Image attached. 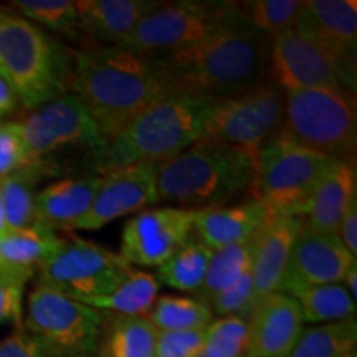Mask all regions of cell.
<instances>
[{
	"instance_id": "1",
	"label": "cell",
	"mask_w": 357,
	"mask_h": 357,
	"mask_svg": "<svg viewBox=\"0 0 357 357\" xmlns=\"http://www.w3.org/2000/svg\"><path fill=\"white\" fill-rule=\"evenodd\" d=\"M68 93L83 102L109 141L172 89L155 56L116 45H84L71 52Z\"/></svg>"
},
{
	"instance_id": "2",
	"label": "cell",
	"mask_w": 357,
	"mask_h": 357,
	"mask_svg": "<svg viewBox=\"0 0 357 357\" xmlns=\"http://www.w3.org/2000/svg\"><path fill=\"white\" fill-rule=\"evenodd\" d=\"M270 42L238 8L234 20L208 37L155 58L172 93L220 100L268 82Z\"/></svg>"
},
{
	"instance_id": "3",
	"label": "cell",
	"mask_w": 357,
	"mask_h": 357,
	"mask_svg": "<svg viewBox=\"0 0 357 357\" xmlns=\"http://www.w3.org/2000/svg\"><path fill=\"white\" fill-rule=\"evenodd\" d=\"M215 100L171 93L153 102L106 142L93 164L96 176L134 164H162L204 137Z\"/></svg>"
},
{
	"instance_id": "4",
	"label": "cell",
	"mask_w": 357,
	"mask_h": 357,
	"mask_svg": "<svg viewBox=\"0 0 357 357\" xmlns=\"http://www.w3.org/2000/svg\"><path fill=\"white\" fill-rule=\"evenodd\" d=\"M257 154L212 139H200L159 164V202L190 211L222 207L236 194L250 190Z\"/></svg>"
},
{
	"instance_id": "5",
	"label": "cell",
	"mask_w": 357,
	"mask_h": 357,
	"mask_svg": "<svg viewBox=\"0 0 357 357\" xmlns=\"http://www.w3.org/2000/svg\"><path fill=\"white\" fill-rule=\"evenodd\" d=\"M0 68L26 111L68 93L71 52L38 25L0 8Z\"/></svg>"
},
{
	"instance_id": "6",
	"label": "cell",
	"mask_w": 357,
	"mask_h": 357,
	"mask_svg": "<svg viewBox=\"0 0 357 357\" xmlns=\"http://www.w3.org/2000/svg\"><path fill=\"white\" fill-rule=\"evenodd\" d=\"M29 164L45 177L58 176L70 164H93L106 147V137L84 105L71 93L30 111L22 121Z\"/></svg>"
},
{
	"instance_id": "7",
	"label": "cell",
	"mask_w": 357,
	"mask_h": 357,
	"mask_svg": "<svg viewBox=\"0 0 357 357\" xmlns=\"http://www.w3.org/2000/svg\"><path fill=\"white\" fill-rule=\"evenodd\" d=\"M276 136L336 160H354L357 114L354 95L342 89L284 93V113Z\"/></svg>"
},
{
	"instance_id": "8",
	"label": "cell",
	"mask_w": 357,
	"mask_h": 357,
	"mask_svg": "<svg viewBox=\"0 0 357 357\" xmlns=\"http://www.w3.org/2000/svg\"><path fill=\"white\" fill-rule=\"evenodd\" d=\"M334 160L278 136L271 137L257 154L252 199L265 205L270 215H300Z\"/></svg>"
},
{
	"instance_id": "9",
	"label": "cell",
	"mask_w": 357,
	"mask_h": 357,
	"mask_svg": "<svg viewBox=\"0 0 357 357\" xmlns=\"http://www.w3.org/2000/svg\"><path fill=\"white\" fill-rule=\"evenodd\" d=\"M102 323V312L42 284L26 298L24 328L48 357H98Z\"/></svg>"
},
{
	"instance_id": "10",
	"label": "cell",
	"mask_w": 357,
	"mask_h": 357,
	"mask_svg": "<svg viewBox=\"0 0 357 357\" xmlns=\"http://www.w3.org/2000/svg\"><path fill=\"white\" fill-rule=\"evenodd\" d=\"M236 15V2H160L116 47H123L141 55H166L200 42L234 20Z\"/></svg>"
},
{
	"instance_id": "11",
	"label": "cell",
	"mask_w": 357,
	"mask_h": 357,
	"mask_svg": "<svg viewBox=\"0 0 357 357\" xmlns=\"http://www.w3.org/2000/svg\"><path fill=\"white\" fill-rule=\"evenodd\" d=\"M131 270L119 253L68 235L63 247L37 270V284L84 303L109 294Z\"/></svg>"
},
{
	"instance_id": "12",
	"label": "cell",
	"mask_w": 357,
	"mask_h": 357,
	"mask_svg": "<svg viewBox=\"0 0 357 357\" xmlns=\"http://www.w3.org/2000/svg\"><path fill=\"white\" fill-rule=\"evenodd\" d=\"M283 113L284 93L266 82L238 95L213 101L205 118L202 139L258 154L261 146L278 134Z\"/></svg>"
},
{
	"instance_id": "13",
	"label": "cell",
	"mask_w": 357,
	"mask_h": 357,
	"mask_svg": "<svg viewBox=\"0 0 357 357\" xmlns=\"http://www.w3.org/2000/svg\"><path fill=\"white\" fill-rule=\"evenodd\" d=\"M268 82L281 91L342 89L354 95L356 82L334 58L300 29L284 30L270 42Z\"/></svg>"
},
{
	"instance_id": "14",
	"label": "cell",
	"mask_w": 357,
	"mask_h": 357,
	"mask_svg": "<svg viewBox=\"0 0 357 357\" xmlns=\"http://www.w3.org/2000/svg\"><path fill=\"white\" fill-rule=\"evenodd\" d=\"M199 212L182 207L137 212L124 225L119 255L131 266H160L192 238Z\"/></svg>"
},
{
	"instance_id": "15",
	"label": "cell",
	"mask_w": 357,
	"mask_h": 357,
	"mask_svg": "<svg viewBox=\"0 0 357 357\" xmlns=\"http://www.w3.org/2000/svg\"><path fill=\"white\" fill-rule=\"evenodd\" d=\"M357 263L337 234H324L303 223L294 240L280 291L296 294L321 284L342 283L349 268Z\"/></svg>"
},
{
	"instance_id": "16",
	"label": "cell",
	"mask_w": 357,
	"mask_h": 357,
	"mask_svg": "<svg viewBox=\"0 0 357 357\" xmlns=\"http://www.w3.org/2000/svg\"><path fill=\"white\" fill-rule=\"evenodd\" d=\"M158 164H134L101 176V184L86 215L75 230H98L116 218L159 204Z\"/></svg>"
},
{
	"instance_id": "17",
	"label": "cell",
	"mask_w": 357,
	"mask_h": 357,
	"mask_svg": "<svg viewBox=\"0 0 357 357\" xmlns=\"http://www.w3.org/2000/svg\"><path fill=\"white\" fill-rule=\"evenodd\" d=\"M296 29L323 47L356 82V0H305Z\"/></svg>"
},
{
	"instance_id": "18",
	"label": "cell",
	"mask_w": 357,
	"mask_h": 357,
	"mask_svg": "<svg viewBox=\"0 0 357 357\" xmlns=\"http://www.w3.org/2000/svg\"><path fill=\"white\" fill-rule=\"evenodd\" d=\"M247 324V357H288L305 329L296 298L283 291L258 301Z\"/></svg>"
},
{
	"instance_id": "19",
	"label": "cell",
	"mask_w": 357,
	"mask_h": 357,
	"mask_svg": "<svg viewBox=\"0 0 357 357\" xmlns=\"http://www.w3.org/2000/svg\"><path fill=\"white\" fill-rule=\"evenodd\" d=\"M301 227L303 218L296 213H273L253 238L252 278L255 303L280 291L289 253Z\"/></svg>"
},
{
	"instance_id": "20",
	"label": "cell",
	"mask_w": 357,
	"mask_h": 357,
	"mask_svg": "<svg viewBox=\"0 0 357 357\" xmlns=\"http://www.w3.org/2000/svg\"><path fill=\"white\" fill-rule=\"evenodd\" d=\"M159 3L154 0H82L77 2L78 32L89 38L88 45L114 47Z\"/></svg>"
},
{
	"instance_id": "21",
	"label": "cell",
	"mask_w": 357,
	"mask_h": 357,
	"mask_svg": "<svg viewBox=\"0 0 357 357\" xmlns=\"http://www.w3.org/2000/svg\"><path fill=\"white\" fill-rule=\"evenodd\" d=\"M101 184V176L68 177L38 190L35 200L37 225L53 231H73L86 215Z\"/></svg>"
},
{
	"instance_id": "22",
	"label": "cell",
	"mask_w": 357,
	"mask_h": 357,
	"mask_svg": "<svg viewBox=\"0 0 357 357\" xmlns=\"http://www.w3.org/2000/svg\"><path fill=\"white\" fill-rule=\"evenodd\" d=\"M357 200L354 160H334L323 181L312 192L300 217L303 223L324 234H337L351 204Z\"/></svg>"
},
{
	"instance_id": "23",
	"label": "cell",
	"mask_w": 357,
	"mask_h": 357,
	"mask_svg": "<svg viewBox=\"0 0 357 357\" xmlns=\"http://www.w3.org/2000/svg\"><path fill=\"white\" fill-rule=\"evenodd\" d=\"M268 218L270 212L257 199L231 207L207 208L200 211L194 222L195 238L211 250L247 243L255 238Z\"/></svg>"
},
{
	"instance_id": "24",
	"label": "cell",
	"mask_w": 357,
	"mask_h": 357,
	"mask_svg": "<svg viewBox=\"0 0 357 357\" xmlns=\"http://www.w3.org/2000/svg\"><path fill=\"white\" fill-rule=\"evenodd\" d=\"M63 243L65 236L40 225L10 230L0 236V268L37 273L38 268L50 260Z\"/></svg>"
},
{
	"instance_id": "25",
	"label": "cell",
	"mask_w": 357,
	"mask_h": 357,
	"mask_svg": "<svg viewBox=\"0 0 357 357\" xmlns=\"http://www.w3.org/2000/svg\"><path fill=\"white\" fill-rule=\"evenodd\" d=\"M98 357H154L158 329L147 316L106 314Z\"/></svg>"
},
{
	"instance_id": "26",
	"label": "cell",
	"mask_w": 357,
	"mask_h": 357,
	"mask_svg": "<svg viewBox=\"0 0 357 357\" xmlns=\"http://www.w3.org/2000/svg\"><path fill=\"white\" fill-rule=\"evenodd\" d=\"M159 281L154 275L132 270L106 296L84 301L93 310L118 316H146L158 300Z\"/></svg>"
},
{
	"instance_id": "27",
	"label": "cell",
	"mask_w": 357,
	"mask_h": 357,
	"mask_svg": "<svg viewBox=\"0 0 357 357\" xmlns=\"http://www.w3.org/2000/svg\"><path fill=\"white\" fill-rule=\"evenodd\" d=\"M43 178L45 176L38 169L26 166L0 181V194H2L8 231L37 225L35 200L38 194L37 187Z\"/></svg>"
},
{
	"instance_id": "28",
	"label": "cell",
	"mask_w": 357,
	"mask_h": 357,
	"mask_svg": "<svg viewBox=\"0 0 357 357\" xmlns=\"http://www.w3.org/2000/svg\"><path fill=\"white\" fill-rule=\"evenodd\" d=\"M211 257L212 250L194 236L166 263L158 266L155 280L177 291L197 293L207 275Z\"/></svg>"
},
{
	"instance_id": "29",
	"label": "cell",
	"mask_w": 357,
	"mask_h": 357,
	"mask_svg": "<svg viewBox=\"0 0 357 357\" xmlns=\"http://www.w3.org/2000/svg\"><path fill=\"white\" fill-rule=\"evenodd\" d=\"M357 344L356 318L303 329L288 357H351Z\"/></svg>"
},
{
	"instance_id": "30",
	"label": "cell",
	"mask_w": 357,
	"mask_h": 357,
	"mask_svg": "<svg viewBox=\"0 0 357 357\" xmlns=\"http://www.w3.org/2000/svg\"><path fill=\"white\" fill-rule=\"evenodd\" d=\"M146 316L158 331H200L213 321L207 303L177 294L158 296Z\"/></svg>"
},
{
	"instance_id": "31",
	"label": "cell",
	"mask_w": 357,
	"mask_h": 357,
	"mask_svg": "<svg viewBox=\"0 0 357 357\" xmlns=\"http://www.w3.org/2000/svg\"><path fill=\"white\" fill-rule=\"evenodd\" d=\"M293 296L300 305L303 323L328 324L356 318V301L342 283L307 288Z\"/></svg>"
},
{
	"instance_id": "32",
	"label": "cell",
	"mask_w": 357,
	"mask_h": 357,
	"mask_svg": "<svg viewBox=\"0 0 357 357\" xmlns=\"http://www.w3.org/2000/svg\"><path fill=\"white\" fill-rule=\"evenodd\" d=\"M252 255L253 240L247 243L212 250L207 275H205L202 287L195 293V298L208 305L218 293L231 287L252 268Z\"/></svg>"
},
{
	"instance_id": "33",
	"label": "cell",
	"mask_w": 357,
	"mask_h": 357,
	"mask_svg": "<svg viewBox=\"0 0 357 357\" xmlns=\"http://www.w3.org/2000/svg\"><path fill=\"white\" fill-rule=\"evenodd\" d=\"M303 0H252L238 2L240 13L258 32L273 38L298 25Z\"/></svg>"
},
{
	"instance_id": "34",
	"label": "cell",
	"mask_w": 357,
	"mask_h": 357,
	"mask_svg": "<svg viewBox=\"0 0 357 357\" xmlns=\"http://www.w3.org/2000/svg\"><path fill=\"white\" fill-rule=\"evenodd\" d=\"M10 6L15 13L35 25H43L53 32L65 35L78 32L77 2H71V0H17Z\"/></svg>"
},
{
	"instance_id": "35",
	"label": "cell",
	"mask_w": 357,
	"mask_h": 357,
	"mask_svg": "<svg viewBox=\"0 0 357 357\" xmlns=\"http://www.w3.org/2000/svg\"><path fill=\"white\" fill-rule=\"evenodd\" d=\"M248 346V324L240 318H218L205 329V357H245Z\"/></svg>"
},
{
	"instance_id": "36",
	"label": "cell",
	"mask_w": 357,
	"mask_h": 357,
	"mask_svg": "<svg viewBox=\"0 0 357 357\" xmlns=\"http://www.w3.org/2000/svg\"><path fill=\"white\" fill-rule=\"evenodd\" d=\"M33 275L32 271L0 268V328L6 324L24 326V293Z\"/></svg>"
},
{
	"instance_id": "37",
	"label": "cell",
	"mask_w": 357,
	"mask_h": 357,
	"mask_svg": "<svg viewBox=\"0 0 357 357\" xmlns=\"http://www.w3.org/2000/svg\"><path fill=\"white\" fill-rule=\"evenodd\" d=\"M255 296H253V278L252 268L242 278L236 280L231 287L218 293L213 300L208 303L213 316L218 318H240L248 319L255 307Z\"/></svg>"
},
{
	"instance_id": "38",
	"label": "cell",
	"mask_w": 357,
	"mask_h": 357,
	"mask_svg": "<svg viewBox=\"0 0 357 357\" xmlns=\"http://www.w3.org/2000/svg\"><path fill=\"white\" fill-rule=\"evenodd\" d=\"M29 164L22 121L0 123V181Z\"/></svg>"
},
{
	"instance_id": "39",
	"label": "cell",
	"mask_w": 357,
	"mask_h": 357,
	"mask_svg": "<svg viewBox=\"0 0 357 357\" xmlns=\"http://www.w3.org/2000/svg\"><path fill=\"white\" fill-rule=\"evenodd\" d=\"M205 329L200 331H158L155 357H197L204 349Z\"/></svg>"
},
{
	"instance_id": "40",
	"label": "cell",
	"mask_w": 357,
	"mask_h": 357,
	"mask_svg": "<svg viewBox=\"0 0 357 357\" xmlns=\"http://www.w3.org/2000/svg\"><path fill=\"white\" fill-rule=\"evenodd\" d=\"M0 357H48L37 339L26 333L24 326L15 328L0 341Z\"/></svg>"
},
{
	"instance_id": "41",
	"label": "cell",
	"mask_w": 357,
	"mask_h": 357,
	"mask_svg": "<svg viewBox=\"0 0 357 357\" xmlns=\"http://www.w3.org/2000/svg\"><path fill=\"white\" fill-rule=\"evenodd\" d=\"M337 236L344 245L347 252L352 257H357V200L351 204L349 211L346 212L344 218H342L341 225H339Z\"/></svg>"
},
{
	"instance_id": "42",
	"label": "cell",
	"mask_w": 357,
	"mask_h": 357,
	"mask_svg": "<svg viewBox=\"0 0 357 357\" xmlns=\"http://www.w3.org/2000/svg\"><path fill=\"white\" fill-rule=\"evenodd\" d=\"M19 105V98L6 78L0 77V118L12 113Z\"/></svg>"
},
{
	"instance_id": "43",
	"label": "cell",
	"mask_w": 357,
	"mask_h": 357,
	"mask_svg": "<svg viewBox=\"0 0 357 357\" xmlns=\"http://www.w3.org/2000/svg\"><path fill=\"white\" fill-rule=\"evenodd\" d=\"M342 284H344V288L349 291L352 300L357 301V263H354V265L349 268L344 280H342Z\"/></svg>"
},
{
	"instance_id": "44",
	"label": "cell",
	"mask_w": 357,
	"mask_h": 357,
	"mask_svg": "<svg viewBox=\"0 0 357 357\" xmlns=\"http://www.w3.org/2000/svg\"><path fill=\"white\" fill-rule=\"evenodd\" d=\"M8 231L7 220H6V211H3V202H2V194H0V236L6 235Z\"/></svg>"
},
{
	"instance_id": "45",
	"label": "cell",
	"mask_w": 357,
	"mask_h": 357,
	"mask_svg": "<svg viewBox=\"0 0 357 357\" xmlns=\"http://www.w3.org/2000/svg\"><path fill=\"white\" fill-rule=\"evenodd\" d=\"M0 77L6 78V73H3V70H2V68H0ZM6 79H7V78H6Z\"/></svg>"
},
{
	"instance_id": "46",
	"label": "cell",
	"mask_w": 357,
	"mask_h": 357,
	"mask_svg": "<svg viewBox=\"0 0 357 357\" xmlns=\"http://www.w3.org/2000/svg\"><path fill=\"white\" fill-rule=\"evenodd\" d=\"M197 357H205V356H204V352H200V354H199Z\"/></svg>"
},
{
	"instance_id": "47",
	"label": "cell",
	"mask_w": 357,
	"mask_h": 357,
	"mask_svg": "<svg viewBox=\"0 0 357 357\" xmlns=\"http://www.w3.org/2000/svg\"><path fill=\"white\" fill-rule=\"evenodd\" d=\"M245 357H247V356H245Z\"/></svg>"
},
{
	"instance_id": "48",
	"label": "cell",
	"mask_w": 357,
	"mask_h": 357,
	"mask_svg": "<svg viewBox=\"0 0 357 357\" xmlns=\"http://www.w3.org/2000/svg\"><path fill=\"white\" fill-rule=\"evenodd\" d=\"M154 357H155V356H154Z\"/></svg>"
}]
</instances>
